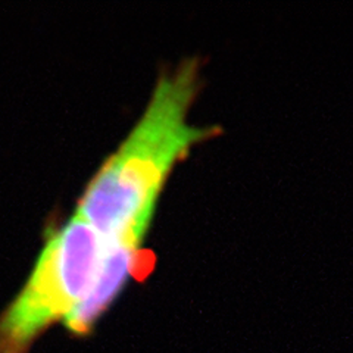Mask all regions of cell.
<instances>
[{"instance_id":"1","label":"cell","mask_w":353,"mask_h":353,"mask_svg":"<svg viewBox=\"0 0 353 353\" xmlns=\"http://www.w3.org/2000/svg\"><path fill=\"white\" fill-rule=\"evenodd\" d=\"M199 90V63L163 74L137 125L97 171L77 208L108 245L139 250L170 172L190 149L215 136L189 123Z\"/></svg>"},{"instance_id":"2","label":"cell","mask_w":353,"mask_h":353,"mask_svg":"<svg viewBox=\"0 0 353 353\" xmlns=\"http://www.w3.org/2000/svg\"><path fill=\"white\" fill-rule=\"evenodd\" d=\"M109 249L77 215L52 234L24 289L0 316V353H27L44 330L65 321L94 290Z\"/></svg>"}]
</instances>
